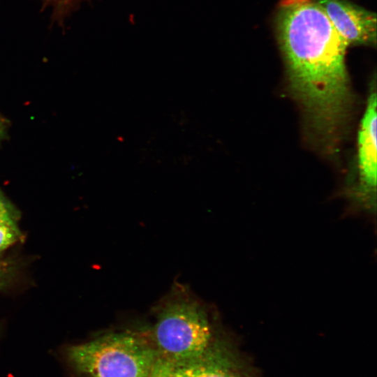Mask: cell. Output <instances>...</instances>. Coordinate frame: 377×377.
<instances>
[{
    "label": "cell",
    "mask_w": 377,
    "mask_h": 377,
    "mask_svg": "<svg viewBox=\"0 0 377 377\" xmlns=\"http://www.w3.org/2000/svg\"><path fill=\"white\" fill-rule=\"evenodd\" d=\"M276 28L289 87L309 131L322 148L335 151L352 103L348 46L315 0H281Z\"/></svg>",
    "instance_id": "obj_1"
},
{
    "label": "cell",
    "mask_w": 377,
    "mask_h": 377,
    "mask_svg": "<svg viewBox=\"0 0 377 377\" xmlns=\"http://www.w3.org/2000/svg\"><path fill=\"white\" fill-rule=\"evenodd\" d=\"M66 357L83 377H149L158 357L151 340L131 332L73 346Z\"/></svg>",
    "instance_id": "obj_2"
},
{
    "label": "cell",
    "mask_w": 377,
    "mask_h": 377,
    "mask_svg": "<svg viewBox=\"0 0 377 377\" xmlns=\"http://www.w3.org/2000/svg\"><path fill=\"white\" fill-rule=\"evenodd\" d=\"M213 339L205 309L192 299L177 297L160 309L151 341L158 357L179 363L201 355Z\"/></svg>",
    "instance_id": "obj_3"
},
{
    "label": "cell",
    "mask_w": 377,
    "mask_h": 377,
    "mask_svg": "<svg viewBox=\"0 0 377 377\" xmlns=\"http://www.w3.org/2000/svg\"><path fill=\"white\" fill-rule=\"evenodd\" d=\"M357 179L350 198L360 211L376 214V93L370 91L357 138Z\"/></svg>",
    "instance_id": "obj_4"
},
{
    "label": "cell",
    "mask_w": 377,
    "mask_h": 377,
    "mask_svg": "<svg viewBox=\"0 0 377 377\" xmlns=\"http://www.w3.org/2000/svg\"><path fill=\"white\" fill-rule=\"evenodd\" d=\"M347 46L376 45V15L348 0H315Z\"/></svg>",
    "instance_id": "obj_5"
},
{
    "label": "cell",
    "mask_w": 377,
    "mask_h": 377,
    "mask_svg": "<svg viewBox=\"0 0 377 377\" xmlns=\"http://www.w3.org/2000/svg\"><path fill=\"white\" fill-rule=\"evenodd\" d=\"M168 364L170 377H252L226 343L219 340L213 339L198 357Z\"/></svg>",
    "instance_id": "obj_6"
},
{
    "label": "cell",
    "mask_w": 377,
    "mask_h": 377,
    "mask_svg": "<svg viewBox=\"0 0 377 377\" xmlns=\"http://www.w3.org/2000/svg\"><path fill=\"white\" fill-rule=\"evenodd\" d=\"M20 213L0 188V226L18 227Z\"/></svg>",
    "instance_id": "obj_7"
},
{
    "label": "cell",
    "mask_w": 377,
    "mask_h": 377,
    "mask_svg": "<svg viewBox=\"0 0 377 377\" xmlns=\"http://www.w3.org/2000/svg\"><path fill=\"white\" fill-rule=\"evenodd\" d=\"M21 236L19 227L0 226V253L17 242Z\"/></svg>",
    "instance_id": "obj_8"
},
{
    "label": "cell",
    "mask_w": 377,
    "mask_h": 377,
    "mask_svg": "<svg viewBox=\"0 0 377 377\" xmlns=\"http://www.w3.org/2000/svg\"><path fill=\"white\" fill-rule=\"evenodd\" d=\"M13 267L9 262L3 259L0 255V288L7 284L12 273Z\"/></svg>",
    "instance_id": "obj_9"
},
{
    "label": "cell",
    "mask_w": 377,
    "mask_h": 377,
    "mask_svg": "<svg viewBox=\"0 0 377 377\" xmlns=\"http://www.w3.org/2000/svg\"><path fill=\"white\" fill-rule=\"evenodd\" d=\"M149 377H170L168 362L158 357Z\"/></svg>",
    "instance_id": "obj_10"
},
{
    "label": "cell",
    "mask_w": 377,
    "mask_h": 377,
    "mask_svg": "<svg viewBox=\"0 0 377 377\" xmlns=\"http://www.w3.org/2000/svg\"><path fill=\"white\" fill-rule=\"evenodd\" d=\"M8 128V121L0 114V141L3 140L6 135Z\"/></svg>",
    "instance_id": "obj_11"
}]
</instances>
